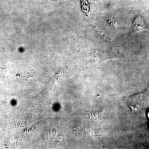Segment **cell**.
<instances>
[{"instance_id":"cell-1","label":"cell","mask_w":149,"mask_h":149,"mask_svg":"<svg viewBox=\"0 0 149 149\" xmlns=\"http://www.w3.org/2000/svg\"><path fill=\"white\" fill-rule=\"evenodd\" d=\"M146 94H141L133 97L132 99V107L136 109H141L143 107L147 102V95Z\"/></svg>"},{"instance_id":"cell-2","label":"cell","mask_w":149,"mask_h":149,"mask_svg":"<svg viewBox=\"0 0 149 149\" xmlns=\"http://www.w3.org/2000/svg\"><path fill=\"white\" fill-rule=\"evenodd\" d=\"M133 27L136 32L147 29L143 17L140 15L137 17L133 22Z\"/></svg>"}]
</instances>
